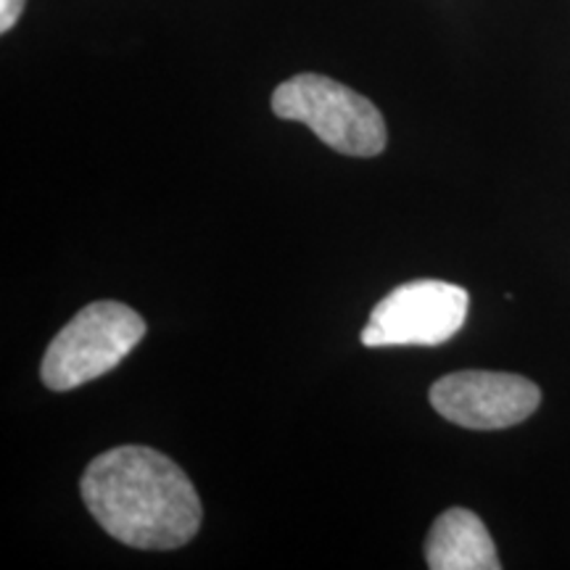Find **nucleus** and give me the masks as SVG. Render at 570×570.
<instances>
[{
	"label": "nucleus",
	"mask_w": 570,
	"mask_h": 570,
	"mask_svg": "<svg viewBox=\"0 0 570 570\" xmlns=\"http://www.w3.org/2000/svg\"><path fill=\"white\" fill-rule=\"evenodd\" d=\"M80 494L98 525L135 550H177L202 529V497L167 454L117 446L85 470Z\"/></svg>",
	"instance_id": "f257e3e1"
},
{
	"label": "nucleus",
	"mask_w": 570,
	"mask_h": 570,
	"mask_svg": "<svg viewBox=\"0 0 570 570\" xmlns=\"http://www.w3.org/2000/svg\"><path fill=\"white\" fill-rule=\"evenodd\" d=\"M273 111L288 122H304L338 154L377 156L386 148L389 132L377 106L331 77L304 71L277 85Z\"/></svg>",
	"instance_id": "f03ea898"
},
{
	"label": "nucleus",
	"mask_w": 570,
	"mask_h": 570,
	"mask_svg": "<svg viewBox=\"0 0 570 570\" xmlns=\"http://www.w3.org/2000/svg\"><path fill=\"white\" fill-rule=\"evenodd\" d=\"M146 336V320L122 302H92L61 327L42 356L51 391H75L119 365Z\"/></svg>",
	"instance_id": "7ed1b4c3"
},
{
	"label": "nucleus",
	"mask_w": 570,
	"mask_h": 570,
	"mask_svg": "<svg viewBox=\"0 0 570 570\" xmlns=\"http://www.w3.org/2000/svg\"><path fill=\"white\" fill-rule=\"evenodd\" d=\"M468 306L470 294L454 283H402L375 304L362 331V344L370 348L441 346L465 325Z\"/></svg>",
	"instance_id": "20e7f679"
},
{
	"label": "nucleus",
	"mask_w": 570,
	"mask_h": 570,
	"mask_svg": "<svg viewBox=\"0 0 570 570\" xmlns=\"http://www.w3.org/2000/svg\"><path fill=\"white\" fill-rule=\"evenodd\" d=\"M428 396L441 417L470 431L512 428L529 420L541 404V391L529 377L489 370L444 375Z\"/></svg>",
	"instance_id": "39448f33"
},
{
	"label": "nucleus",
	"mask_w": 570,
	"mask_h": 570,
	"mask_svg": "<svg viewBox=\"0 0 570 570\" xmlns=\"http://www.w3.org/2000/svg\"><path fill=\"white\" fill-rule=\"evenodd\" d=\"M431 570H499L497 547L483 520L465 508L441 512L425 541Z\"/></svg>",
	"instance_id": "423d86ee"
},
{
	"label": "nucleus",
	"mask_w": 570,
	"mask_h": 570,
	"mask_svg": "<svg viewBox=\"0 0 570 570\" xmlns=\"http://www.w3.org/2000/svg\"><path fill=\"white\" fill-rule=\"evenodd\" d=\"M24 3L27 0H0V32H11L24 11Z\"/></svg>",
	"instance_id": "0eeeda50"
}]
</instances>
